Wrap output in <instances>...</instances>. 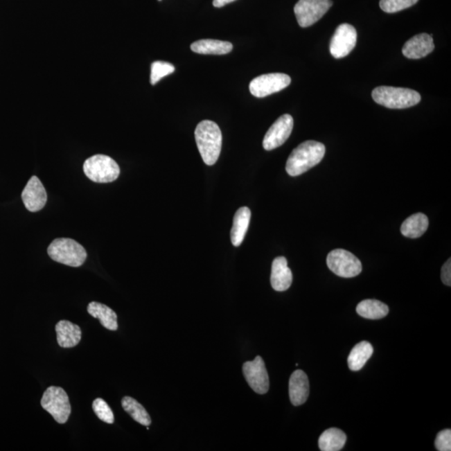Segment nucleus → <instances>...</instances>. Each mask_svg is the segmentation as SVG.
Wrapping results in <instances>:
<instances>
[{
	"label": "nucleus",
	"instance_id": "nucleus-30",
	"mask_svg": "<svg viewBox=\"0 0 451 451\" xmlns=\"http://www.w3.org/2000/svg\"><path fill=\"white\" fill-rule=\"evenodd\" d=\"M441 280L447 286L451 285V260H447L441 268Z\"/></svg>",
	"mask_w": 451,
	"mask_h": 451
},
{
	"label": "nucleus",
	"instance_id": "nucleus-13",
	"mask_svg": "<svg viewBox=\"0 0 451 451\" xmlns=\"http://www.w3.org/2000/svg\"><path fill=\"white\" fill-rule=\"evenodd\" d=\"M22 200L27 210L31 213L39 212L46 206V191L37 177H32L28 180L22 192Z\"/></svg>",
	"mask_w": 451,
	"mask_h": 451
},
{
	"label": "nucleus",
	"instance_id": "nucleus-8",
	"mask_svg": "<svg viewBox=\"0 0 451 451\" xmlns=\"http://www.w3.org/2000/svg\"><path fill=\"white\" fill-rule=\"evenodd\" d=\"M333 6L332 0H299L294 6L297 20L307 28L318 22Z\"/></svg>",
	"mask_w": 451,
	"mask_h": 451
},
{
	"label": "nucleus",
	"instance_id": "nucleus-6",
	"mask_svg": "<svg viewBox=\"0 0 451 451\" xmlns=\"http://www.w3.org/2000/svg\"><path fill=\"white\" fill-rule=\"evenodd\" d=\"M42 406L57 423L66 424L71 413L70 399L62 388L51 386L44 393Z\"/></svg>",
	"mask_w": 451,
	"mask_h": 451
},
{
	"label": "nucleus",
	"instance_id": "nucleus-20",
	"mask_svg": "<svg viewBox=\"0 0 451 451\" xmlns=\"http://www.w3.org/2000/svg\"><path fill=\"white\" fill-rule=\"evenodd\" d=\"M87 311L89 315L98 319L104 328L112 331L117 330V315L111 308L103 303L91 302L89 303Z\"/></svg>",
	"mask_w": 451,
	"mask_h": 451
},
{
	"label": "nucleus",
	"instance_id": "nucleus-7",
	"mask_svg": "<svg viewBox=\"0 0 451 451\" xmlns=\"http://www.w3.org/2000/svg\"><path fill=\"white\" fill-rule=\"evenodd\" d=\"M327 265L333 273L345 278L356 277L362 272V263L351 251L335 249L327 257Z\"/></svg>",
	"mask_w": 451,
	"mask_h": 451
},
{
	"label": "nucleus",
	"instance_id": "nucleus-12",
	"mask_svg": "<svg viewBox=\"0 0 451 451\" xmlns=\"http://www.w3.org/2000/svg\"><path fill=\"white\" fill-rule=\"evenodd\" d=\"M294 128V119L288 114L280 116L268 130L263 141V148L272 150L279 148L290 136Z\"/></svg>",
	"mask_w": 451,
	"mask_h": 451
},
{
	"label": "nucleus",
	"instance_id": "nucleus-15",
	"mask_svg": "<svg viewBox=\"0 0 451 451\" xmlns=\"http://www.w3.org/2000/svg\"><path fill=\"white\" fill-rule=\"evenodd\" d=\"M310 396V381L303 371H294L290 380V397L291 403L294 406L306 403Z\"/></svg>",
	"mask_w": 451,
	"mask_h": 451
},
{
	"label": "nucleus",
	"instance_id": "nucleus-16",
	"mask_svg": "<svg viewBox=\"0 0 451 451\" xmlns=\"http://www.w3.org/2000/svg\"><path fill=\"white\" fill-rule=\"evenodd\" d=\"M292 283V274L288 267L287 259L278 257L272 264L271 285L278 292H283L290 288Z\"/></svg>",
	"mask_w": 451,
	"mask_h": 451
},
{
	"label": "nucleus",
	"instance_id": "nucleus-11",
	"mask_svg": "<svg viewBox=\"0 0 451 451\" xmlns=\"http://www.w3.org/2000/svg\"><path fill=\"white\" fill-rule=\"evenodd\" d=\"M357 42L355 28L348 24H340L331 39V55L336 59L344 58L355 48Z\"/></svg>",
	"mask_w": 451,
	"mask_h": 451
},
{
	"label": "nucleus",
	"instance_id": "nucleus-18",
	"mask_svg": "<svg viewBox=\"0 0 451 451\" xmlns=\"http://www.w3.org/2000/svg\"><path fill=\"white\" fill-rule=\"evenodd\" d=\"M250 219L251 211L249 207H241L236 213L231 230V241L233 246L239 247L242 245L249 229Z\"/></svg>",
	"mask_w": 451,
	"mask_h": 451
},
{
	"label": "nucleus",
	"instance_id": "nucleus-17",
	"mask_svg": "<svg viewBox=\"0 0 451 451\" xmlns=\"http://www.w3.org/2000/svg\"><path fill=\"white\" fill-rule=\"evenodd\" d=\"M57 341L60 347L73 348L79 344L81 339V329L75 324L67 320L60 321L55 326Z\"/></svg>",
	"mask_w": 451,
	"mask_h": 451
},
{
	"label": "nucleus",
	"instance_id": "nucleus-3",
	"mask_svg": "<svg viewBox=\"0 0 451 451\" xmlns=\"http://www.w3.org/2000/svg\"><path fill=\"white\" fill-rule=\"evenodd\" d=\"M373 100L390 109H405L420 103L421 96L414 89L392 87H380L373 89Z\"/></svg>",
	"mask_w": 451,
	"mask_h": 451
},
{
	"label": "nucleus",
	"instance_id": "nucleus-22",
	"mask_svg": "<svg viewBox=\"0 0 451 451\" xmlns=\"http://www.w3.org/2000/svg\"><path fill=\"white\" fill-rule=\"evenodd\" d=\"M373 353L371 344L367 341H362L353 348L348 357V368L353 371H359L362 369L367 361L371 359Z\"/></svg>",
	"mask_w": 451,
	"mask_h": 451
},
{
	"label": "nucleus",
	"instance_id": "nucleus-2",
	"mask_svg": "<svg viewBox=\"0 0 451 451\" xmlns=\"http://www.w3.org/2000/svg\"><path fill=\"white\" fill-rule=\"evenodd\" d=\"M195 139L203 161L213 166L220 156L222 135L218 124L212 121H202L195 130Z\"/></svg>",
	"mask_w": 451,
	"mask_h": 451
},
{
	"label": "nucleus",
	"instance_id": "nucleus-23",
	"mask_svg": "<svg viewBox=\"0 0 451 451\" xmlns=\"http://www.w3.org/2000/svg\"><path fill=\"white\" fill-rule=\"evenodd\" d=\"M356 311L364 319L377 320L387 316L389 310L385 303L379 300L366 299L357 304Z\"/></svg>",
	"mask_w": 451,
	"mask_h": 451
},
{
	"label": "nucleus",
	"instance_id": "nucleus-19",
	"mask_svg": "<svg viewBox=\"0 0 451 451\" xmlns=\"http://www.w3.org/2000/svg\"><path fill=\"white\" fill-rule=\"evenodd\" d=\"M233 48V44L218 39H200L191 44V50L202 55H226Z\"/></svg>",
	"mask_w": 451,
	"mask_h": 451
},
{
	"label": "nucleus",
	"instance_id": "nucleus-10",
	"mask_svg": "<svg viewBox=\"0 0 451 451\" xmlns=\"http://www.w3.org/2000/svg\"><path fill=\"white\" fill-rule=\"evenodd\" d=\"M243 375L251 389L259 395H264L269 389V377L265 363L261 356L243 364Z\"/></svg>",
	"mask_w": 451,
	"mask_h": 451
},
{
	"label": "nucleus",
	"instance_id": "nucleus-24",
	"mask_svg": "<svg viewBox=\"0 0 451 451\" xmlns=\"http://www.w3.org/2000/svg\"><path fill=\"white\" fill-rule=\"evenodd\" d=\"M346 434L342 430L330 428L321 434L319 446L322 451H339L344 448L346 443Z\"/></svg>",
	"mask_w": 451,
	"mask_h": 451
},
{
	"label": "nucleus",
	"instance_id": "nucleus-26",
	"mask_svg": "<svg viewBox=\"0 0 451 451\" xmlns=\"http://www.w3.org/2000/svg\"><path fill=\"white\" fill-rule=\"evenodd\" d=\"M175 71V67L172 64L164 62H155L152 64V71H150V83L156 85L157 82Z\"/></svg>",
	"mask_w": 451,
	"mask_h": 451
},
{
	"label": "nucleus",
	"instance_id": "nucleus-5",
	"mask_svg": "<svg viewBox=\"0 0 451 451\" xmlns=\"http://www.w3.org/2000/svg\"><path fill=\"white\" fill-rule=\"evenodd\" d=\"M83 170L85 176L97 184H109L116 181L121 173L115 160L101 154L88 158L85 161Z\"/></svg>",
	"mask_w": 451,
	"mask_h": 451
},
{
	"label": "nucleus",
	"instance_id": "nucleus-28",
	"mask_svg": "<svg viewBox=\"0 0 451 451\" xmlns=\"http://www.w3.org/2000/svg\"><path fill=\"white\" fill-rule=\"evenodd\" d=\"M93 410H94L96 416L100 418V421L105 422L107 424H113L115 421V418H114V414L111 407L104 400L96 399L93 402L92 404Z\"/></svg>",
	"mask_w": 451,
	"mask_h": 451
},
{
	"label": "nucleus",
	"instance_id": "nucleus-32",
	"mask_svg": "<svg viewBox=\"0 0 451 451\" xmlns=\"http://www.w3.org/2000/svg\"><path fill=\"white\" fill-rule=\"evenodd\" d=\"M159 1H161V0H159Z\"/></svg>",
	"mask_w": 451,
	"mask_h": 451
},
{
	"label": "nucleus",
	"instance_id": "nucleus-31",
	"mask_svg": "<svg viewBox=\"0 0 451 451\" xmlns=\"http://www.w3.org/2000/svg\"><path fill=\"white\" fill-rule=\"evenodd\" d=\"M234 1H236V0H213V6L216 8H222Z\"/></svg>",
	"mask_w": 451,
	"mask_h": 451
},
{
	"label": "nucleus",
	"instance_id": "nucleus-29",
	"mask_svg": "<svg viewBox=\"0 0 451 451\" xmlns=\"http://www.w3.org/2000/svg\"><path fill=\"white\" fill-rule=\"evenodd\" d=\"M436 448L439 451H450L451 450V430L450 429L442 430L437 434L436 442Z\"/></svg>",
	"mask_w": 451,
	"mask_h": 451
},
{
	"label": "nucleus",
	"instance_id": "nucleus-9",
	"mask_svg": "<svg viewBox=\"0 0 451 451\" xmlns=\"http://www.w3.org/2000/svg\"><path fill=\"white\" fill-rule=\"evenodd\" d=\"M291 83L290 76L283 73H271L256 77L251 81L249 89L251 94L258 98H263L285 89Z\"/></svg>",
	"mask_w": 451,
	"mask_h": 451
},
{
	"label": "nucleus",
	"instance_id": "nucleus-14",
	"mask_svg": "<svg viewBox=\"0 0 451 451\" xmlns=\"http://www.w3.org/2000/svg\"><path fill=\"white\" fill-rule=\"evenodd\" d=\"M434 44L432 35L420 34L414 36L405 44L403 55L408 59H421L434 51Z\"/></svg>",
	"mask_w": 451,
	"mask_h": 451
},
{
	"label": "nucleus",
	"instance_id": "nucleus-25",
	"mask_svg": "<svg viewBox=\"0 0 451 451\" xmlns=\"http://www.w3.org/2000/svg\"><path fill=\"white\" fill-rule=\"evenodd\" d=\"M121 405H123L125 412L128 413L133 420L138 422V423L145 426H149L152 424V418H150L148 412L139 402L133 399V398L124 397L121 400Z\"/></svg>",
	"mask_w": 451,
	"mask_h": 451
},
{
	"label": "nucleus",
	"instance_id": "nucleus-4",
	"mask_svg": "<svg viewBox=\"0 0 451 451\" xmlns=\"http://www.w3.org/2000/svg\"><path fill=\"white\" fill-rule=\"evenodd\" d=\"M47 251L54 261L73 267L83 265L87 258L84 247L71 238L55 239L48 246Z\"/></svg>",
	"mask_w": 451,
	"mask_h": 451
},
{
	"label": "nucleus",
	"instance_id": "nucleus-1",
	"mask_svg": "<svg viewBox=\"0 0 451 451\" xmlns=\"http://www.w3.org/2000/svg\"><path fill=\"white\" fill-rule=\"evenodd\" d=\"M325 155V146L320 142L307 141L292 150L287 161L286 170L291 177L299 176L318 165Z\"/></svg>",
	"mask_w": 451,
	"mask_h": 451
},
{
	"label": "nucleus",
	"instance_id": "nucleus-21",
	"mask_svg": "<svg viewBox=\"0 0 451 451\" xmlns=\"http://www.w3.org/2000/svg\"><path fill=\"white\" fill-rule=\"evenodd\" d=\"M429 227V219L423 213H416L410 216L401 226V233L406 238H418L424 235Z\"/></svg>",
	"mask_w": 451,
	"mask_h": 451
},
{
	"label": "nucleus",
	"instance_id": "nucleus-27",
	"mask_svg": "<svg viewBox=\"0 0 451 451\" xmlns=\"http://www.w3.org/2000/svg\"><path fill=\"white\" fill-rule=\"evenodd\" d=\"M418 1V0H380V7L386 13H396L408 9Z\"/></svg>",
	"mask_w": 451,
	"mask_h": 451
}]
</instances>
